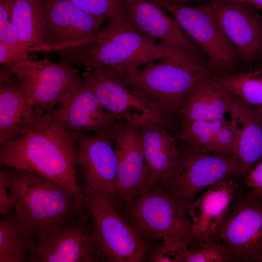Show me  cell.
I'll return each instance as SVG.
<instances>
[{
	"mask_svg": "<svg viewBox=\"0 0 262 262\" xmlns=\"http://www.w3.org/2000/svg\"><path fill=\"white\" fill-rule=\"evenodd\" d=\"M1 167L28 170L66 189L80 208L89 210L78 180L77 147L74 134L51 113L40 115L19 133L0 145Z\"/></svg>",
	"mask_w": 262,
	"mask_h": 262,
	"instance_id": "obj_1",
	"label": "cell"
},
{
	"mask_svg": "<svg viewBox=\"0 0 262 262\" xmlns=\"http://www.w3.org/2000/svg\"><path fill=\"white\" fill-rule=\"evenodd\" d=\"M62 62L77 67L99 66L118 77L144 65L184 51L166 43H154L138 33L126 20H108L95 35L50 47Z\"/></svg>",
	"mask_w": 262,
	"mask_h": 262,
	"instance_id": "obj_2",
	"label": "cell"
},
{
	"mask_svg": "<svg viewBox=\"0 0 262 262\" xmlns=\"http://www.w3.org/2000/svg\"><path fill=\"white\" fill-rule=\"evenodd\" d=\"M203 61L182 51L150 62L143 69L118 77L149 108L165 119L180 112L191 89L210 76Z\"/></svg>",
	"mask_w": 262,
	"mask_h": 262,
	"instance_id": "obj_3",
	"label": "cell"
},
{
	"mask_svg": "<svg viewBox=\"0 0 262 262\" xmlns=\"http://www.w3.org/2000/svg\"><path fill=\"white\" fill-rule=\"evenodd\" d=\"M16 215L35 234L61 226L82 211L72 195L56 182L35 173L2 167Z\"/></svg>",
	"mask_w": 262,
	"mask_h": 262,
	"instance_id": "obj_4",
	"label": "cell"
},
{
	"mask_svg": "<svg viewBox=\"0 0 262 262\" xmlns=\"http://www.w3.org/2000/svg\"><path fill=\"white\" fill-rule=\"evenodd\" d=\"M120 209L124 219L146 240L175 237L190 241L192 224L188 213L164 187L146 186Z\"/></svg>",
	"mask_w": 262,
	"mask_h": 262,
	"instance_id": "obj_5",
	"label": "cell"
},
{
	"mask_svg": "<svg viewBox=\"0 0 262 262\" xmlns=\"http://www.w3.org/2000/svg\"><path fill=\"white\" fill-rule=\"evenodd\" d=\"M91 213L92 236L106 261L140 262L146 259V240L88 187L82 189Z\"/></svg>",
	"mask_w": 262,
	"mask_h": 262,
	"instance_id": "obj_6",
	"label": "cell"
},
{
	"mask_svg": "<svg viewBox=\"0 0 262 262\" xmlns=\"http://www.w3.org/2000/svg\"><path fill=\"white\" fill-rule=\"evenodd\" d=\"M4 73L15 77L28 105L40 115L54 110L66 92L82 79L77 67L47 59H29Z\"/></svg>",
	"mask_w": 262,
	"mask_h": 262,
	"instance_id": "obj_7",
	"label": "cell"
},
{
	"mask_svg": "<svg viewBox=\"0 0 262 262\" xmlns=\"http://www.w3.org/2000/svg\"><path fill=\"white\" fill-rule=\"evenodd\" d=\"M90 217L80 212L51 230L34 234L27 262L106 261L92 236Z\"/></svg>",
	"mask_w": 262,
	"mask_h": 262,
	"instance_id": "obj_8",
	"label": "cell"
},
{
	"mask_svg": "<svg viewBox=\"0 0 262 262\" xmlns=\"http://www.w3.org/2000/svg\"><path fill=\"white\" fill-rule=\"evenodd\" d=\"M236 173L238 165L233 154L203 153L190 148L180 152L174 175L165 188L188 214L198 193Z\"/></svg>",
	"mask_w": 262,
	"mask_h": 262,
	"instance_id": "obj_9",
	"label": "cell"
},
{
	"mask_svg": "<svg viewBox=\"0 0 262 262\" xmlns=\"http://www.w3.org/2000/svg\"><path fill=\"white\" fill-rule=\"evenodd\" d=\"M171 14L183 32L207 56L209 70L229 69L237 63L236 51L227 38L209 4L198 7L151 0Z\"/></svg>",
	"mask_w": 262,
	"mask_h": 262,
	"instance_id": "obj_10",
	"label": "cell"
},
{
	"mask_svg": "<svg viewBox=\"0 0 262 262\" xmlns=\"http://www.w3.org/2000/svg\"><path fill=\"white\" fill-rule=\"evenodd\" d=\"M215 242L226 246L235 262H262V200L247 193L236 196Z\"/></svg>",
	"mask_w": 262,
	"mask_h": 262,
	"instance_id": "obj_11",
	"label": "cell"
},
{
	"mask_svg": "<svg viewBox=\"0 0 262 262\" xmlns=\"http://www.w3.org/2000/svg\"><path fill=\"white\" fill-rule=\"evenodd\" d=\"M72 133L85 185L116 210L120 208L123 203L117 193V160L111 137L107 133Z\"/></svg>",
	"mask_w": 262,
	"mask_h": 262,
	"instance_id": "obj_12",
	"label": "cell"
},
{
	"mask_svg": "<svg viewBox=\"0 0 262 262\" xmlns=\"http://www.w3.org/2000/svg\"><path fill=\"white\" fill-rule=\"evenodd\" d=\"M142 116L116 121L109 131L117 160V190L123 205L146 186L145 164L140 133Z\"/></svg>",
	"mask_w": 262,
	"mask_h": 262,
	"instance_id": "obj_13",
	"label": "cell"
},
{
	"mask_svg": "<svg viewBox=\"0 0 262 262\" xmlns=\"http://www.w3.org/2000/svg\"><path fill=\"white\" fill-rule=\"evenodd\" d=\"M51 113L71 132L109 133L114 124L120 120L103 108L82 78L66 92Z\"/></svg>",
	"mask_w": 262,
	"mask_h": 262,
	"instance_id": "obj_14",
	"label": "cell"
},
{
	"mask_svg": "<svg viewBox=\"0 0 262 262\" xmlns=\"http://www.w3.org/2000/svg\"><path fill=\"white\" fill-rule=\"evenodd\" d=\"M128 23L140 35L156 43H166L202 61V51L174 19L151 0H124Z\"/></svg>",
	"mask_w": 262,
	"mask_h": 262,
	"instance_id": "obj_15",
	"label": "cell"
},
{
	"mask_svg": "<svg viewBox=\"0 0 262 262\" xmlns=\"http://www.w3.org/2000/svg\"><path fill=\"white\" fill-rule=\"evenodd\" d=\"M82 80L96 95L103 108L119 119L130 120L137 115L163 124L166 120L149 108L116 76L104 68H85Z\"/></svg>",
	"mask_w": 262,
	"mask_h": 262,
	"instance_id": "obj_16",
	"label": "cell"
},
{
	"mask_svg": "<svg viewBox=\"0 0 262 262\" xmlns=\"http://www.w3.org/2000/svg\"><path fill=\"white\" fill-rule=\"evenodd\" d=\"M45 44L53 46L77 41L99 32L108 19L92 15L69 0H43Z\"/></svg>",
	"mask_w": 262,
	"mask_h": 262,
	"instance_id": "obj_17",
	"label": "cell"
},
{
	"mask_svg": "<svg viewBox=\"0 0 262 262\" xmlns=\"http://www.w3.org/2000/svg\"><path fill=\"white\" fill-rule=\"evenodd\" d=\"M239 184L227 177L209 187L190 206L192 224L189 248L215 241L220 226L235 198Z\"/></svg>",
	"mask_w": 262,
	"mask_h": 262,
	"instance_id": "obj_18",
	"label": "cell"
},
{
	"mask_svg": "<svg viewBox=\"0 0 262 262\" xmlns=\"http://www.w3.org/2000/svg\"><path fill=\"white\" fill-rule=\"evenodd\" d=\"M140 133L145 164V185L165 188L174 175L180 151L160 122L142 117Z\"/></svg>",
	"mask_w": 262,
	"mask_h": 262,
	"instance_id": "obj_19",
	"label": "cell"
},
{
	"mask_svg": "<svg viewBox=\"0 0 262 262\" xmlns=\"http://www.w3.org/2000/svg\"><path fill=\"white\" fill-rule=\"evenodd\" d=\"M208 4L215 19L240 57L245 61L252 58L261 45L262 33L257 20L246 4L217 0Z\"/></svg>",
	"mask_w": 262,
	"mask_h": 262,
	"instance_id": "obj_20",
	"label": "cell"
},
{
	"mask_svg": "<svg viewBox=\"0 0 262 262\" xmlns=\"http://www.w3.org/2000/svg\"><path fill=\"white\" fill-rule=\"evenodd\" d=\"M234 99L209 76L191 89L180 112L184 122L221 120L229 114Z\"/></svg>",
	"mask_w": 262,
	"mask_h": 262,
	"instance_id": "obj_21",
	"label": "cell"
},
{
	"mask_svg": "<svg viewBox=\"0 0 262 262\" xmlns=\"http://www.w3.org/2000/svg\"><path fill=\"white\" fill-rule=\"evenodd\" d=\"M234 97L229 114L236 116L241 128L233 155L238 173L246 176L262 160V123L254 108Z\"/></svg>",
	"mask_w": 262,
	"mask_h": 262,
	"instance_id": "obj_22",
	"label": "cell"
},
{
	"mask_svg": "<svg viewBox=\"0 0 262 262\" xmlns=\"http://www.w3.org/2000/svg\"><path fill=\"white\" fill-rule=\"evenodd\" d=\"M28 105L24 92L17 83L9 78H0V144L22 131L38 116Z\"/></svg>",
	"mask_w": 262,
	"mask_h": 262,
	"instance_id": "obj_23",
	"label": "cell"
},
{
	"mask_svg": "<svg viewBox=\"0 0 262 262\" xmlns=\"http://www.w3.org/2000/svg\"><path fill=\"white\" fill-rule=\"evenodd\" d=\"M0 217V262H27L34 231L15 212Z\"/></svg>",
	"mask_w": 262,
	"mask_h": 262,
	"instance_id": "obj_24",
	"label": "cell"
},
{
	"mask_svg": "<svg viewBox=\"0 0 262 262\" xmlns=\"http://www.w3.org/2000/svg\"><path fill=\"white\" fill-rule=\"evenodd\" d=\"M11 20L21 46L29 52L45 44L43 0H15Z\"/></svg>",
	"mask_w": 262,
	"mask_h": 262,
	"instance_id": "obj_25",
	"label": "cell"
},
{
	"mask_svg": "<svg viewBox=\"0 0 262 262\" xmlns=\"http://www.w3.org/2000/svg\"><path fill=\"white\" fill-rule=\"evenodd\" d=\"M212 77L220 87L248 105L262 106V70Z\"/></svg>",
	"mask_w": 262,
	"mask_h": 262,
	"instance_id": "obj_26",
	"label": "cell"
},
{
	"mask_svg": "<svg viewBox=\"0 0 262 262\" xmlns=\"http://www.w3.org/2000/svg\"><path fill=\"white\" fill-rule=\"evenodd\" d=\"M227 120L184 122L180 136L191 148L203 153H215L217 131Z\"/></svg>",
	"mask_w": 262,
	"mask_h": 262,
	"instance_id": "obj_27",
	"label": "cell"
},
{
	"mask_svg": "<svg viewBox=\"0 0 262 262\" xmlns=\"http://www.w3.org/2000/svg\"><path fill=\"white\" fill-rule=\"evenodd\" d=\"M233 261L230 250L225 246L216 242H209L188 249L183 262H228Z\"/></svg>",
	"mask_w": 262,
	"mask_h": 262,
	"instance_id": "obj_28",
	"label": "cell"
},
{
	"mask_svg": "<svg viewBox=\"0 0 262 262\" xmlns=\"http://www.w3.org/2000/svg\"><path fill=\"white\" fill-rule=\"evenodd\" d=\"M69 0L86 12L108 20H126L124 0Z\"/></svg>",
	"mask_w": 262,
	"mask_h": 262,
	"instance_id": "obj_29",
	"label": "cell"
},
{
	"mask_svg": "<svg viewBox=\"0 0 262 262\" xmlns=\"http://www.w3.org/2000/svg\"><path fill=\"white\" fill-rule=\"evenodd\" d=\"M163 243L154 249L148 257L151 262H183L186 251L189 249V240L171 237L163 239Z\"/></svg>",
	"mask_w": 262,
	"mask_h": 262,
	"instance_id": "obj_30",
	"label": "cell"
},
{
	"mask_svg": "<svg viewBox=\"0 0 262 262\" xmlns=\"http://www.w3.org/2000/svg\"><path fill=\"white\" fill-rule=\"evenodd\" d=\"M230 120L227 121L217 131L215 137V153L234 154L239 131L236 116L229 114Z\"/></svg>",
	"mask_w": 262,
	"mask_h": 262,
	"instance_id": "obj_31",
	"label": "cell"
},
{
	"mask_svg": "<svg viewBox=\"0 0 262 262\" xmlns=\"http://www.w3.org/2000/svg\"><path fill=\"white\" fill-rule=\"evenodd\" d=\"M27 49L0 43V63L10 70L21 62L30 59Z\"/></svg>",
	"mask_w": 262,
	"mask_h": 262,
	"instance_id": "obj_32",
	"label": "cell"
},
{
	"mask_svg": "<svg viewBox=\"0 0 262 262\" xmlns=\"http://www.w3.org/2000/svg\"><path fill=\"white\" fill-rule=\"evenodd\" d=\"M0 43L24 49L20 43L17 32L12 20L0 25Z\"/></svg>",
	"mask_w": 262,
	"mask_h": 262,
	"instance_id": "obj_33",
	"label": "cell"
},
{
	"mask_svg": "<svg viewBox=\"0 0 262 262\" xmlns=\"http://www.w3.org/2000/svg\"><path fill=\"white\" fill-rule=\"evenodd\" d=\"M14 208V200L7 188L3 170H0V215L8 214Z\"/></svg>",
	"mask_w": 262,
	"mask_h": 262,
	"instance_id": "obj_34",
	"label": "cell"
},
{
	"mask_svg": "<svg viewBox=\"0 0 262 262\" xmlns=\"http://www.w3.org/2000/svg\"><path fill=\"white\" fill-rule=\"evenodd\" d=\"M244 183L248 193L262 191V160L246 175Z\"/></svg>",
	"mask_w": 262,
	"mask_h": 262,
	"instance_id": "obj_35",
	"label": "cell"
},
{
	"mask_svg": "<svg viewBox=\"0 0 262 262\" xmlns=\"http://www.w3.org/2000/svg\"><path fill=\"white\" fill-rule=\"evenodd\" d=\"M221 2H234L245 4H250L259 8H262V0H217Z\"/></svg>",
	"mask_w": 262,
	"mask_h": 262,
	"instance_id": "obj_36",
	"label": "cell"
},
{
	"mask_svg": "<svg viewBox=\"0 0 262 262\" xmlns=\"http://www.w3.org/2000/svg\"><path fill=\"white\" fill-rule=\"evenodd\" d=\"M168 2L175 4H184L188 0H164Z\"/></svg>",
	"mask_w": 262,
	"mask_h": 262,
	"instance_id": "obj_37",
	"label": "cell"
},
{
	"mask_svg": "<svg viewBox=\"0 0 262 262\" xmlns=\"http://www.w3.org/2000/svg\"><path fill=\"white\" fill-rule=\"evenodd\" d=\"M262 123V106H258L254 108Z\"/></svg>",
	"mask_w": 262,
	"mask_h": 262,
	"instance_id": "obj_38",
	"label": "cell"
},
{
	"mask_svg": "<svg viewBox=\"0 0 262 262\" xmlns=\"http://www.w3.org/2000/svg\"><path fill=\"white\" fill-rule=\"evenodd\" d=\"M250 195L262 200V191L254 193H248Z\"/></svg>",
	"mask_w": 262,
	"mask_h": 262,
	"instance_id": "obj_39",
	"label": "cell"
}]
</instances>
